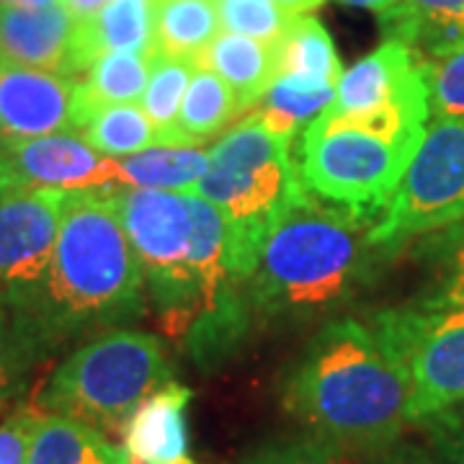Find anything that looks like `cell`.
Here are the masks:
<instances>
[{
	"label": "cell",
	"mask_w": 464,
	"mask_h": 464,
	"mask_svg": "<svg viewBox=\"0 0 464 464\" xmlns=\"http://www.w3.org/2000/svg\"><path fill=\"white\" fill-rule=\"evenodd\" d=\"M145 274L116 207V186L67 191L50 271L18 320L42 356L145 315Z\"/></svg>",
	"instance_id": "cell-1"
},
{
	"label": "cell",
	"mask_w": 464,
	"mask_h": 464,
	"mask_svg": "<svg viewBox=\"0 0 464 464\" xmlns=\"http://www.w3.org/2000/svg\"><path fill=\"white\" fill-rule=\"evenodd\" d=\"M282 405L338 454L380 457L411 423V380L362 320H333L304 343L282 380Z\"/></svg>",
	"instance_id": "cell-2"
},
{
	"label": "cell",
	"mask_w": 464,
	"mask_h": 464,
	"mask_svg": "<svg viewBox=\"0 0 464 464\" xmlns=\"http://www.w3.org/2000/svg\"><path fill=\"white\" fill-rule=\"evenodd\" d=\"M374 225L377 217L304 194L268 235L246 279L253 320L302 323L351 302L392 256L372 243Z\"/></svg>",
	"instance_id": "cell-3"
},
{
	"label": "cell",
	"mask_w": 464,
	"mask_h": 464,
	"mask_svg": "<svg viewBox=\"0 0 464 464\" xmlns=\"http://www.w3.org/2000/svg\"><path fill=\"white\" fill-rule=\"evenodd\" d=\"M292 140L248 114L209 150V166L191 197L209 201L227 227V268L246 282L268 235L304 197Z\"/></svg>",
	"instance_id": "cell-4"
},
{
	"label": "cell",
	"mask_w": 464,
	"mask_h": 464,
	"mask_svg": "<svg viewBox=\"0 0 464 464\" xmlns=\"http://www.w3.org/2000/svg\"><path fill=\"white\" fill-rule=\"evenodd\" d=\"M173 382V366L152 333L116 328L78 346L39 392V411L121 433L155 390Z\"/></svg>",
	"instance_id": "cell-5"
},
{
	"label": "cell",
	"mask_w": 464,
	"mask_h": 464,
	"mask_svg": "<svg viewBox=\"0 0 464 464\" xmlns=\"http://www.w3.org/2000/svg\"><path fill=\"white\" fill-rule=\"evenodd\" d=\"M423 134L387 137L348 119L320 114L299 134L302 186L325 204L380 219Z\"/></svg>",
	"instance_id": "cell-6"
},
{
	"label": "cell",
	"mask_w": 464,
	"mask_h": 464,
	"mask_svg": "<svg viewBox=\"0 0 464 464\" xmlns=\"http://www.w3.org/2000/svg\"><path fill=\"white\" fill-rule=\"evenodd\" d=\"M116 207L142 266L152 302L168 335L186 338L199 315V289L188 264L191 204L186 194L116 186Z\"/></svg>",
	"instance_id": "cell-7"
},
{
	"label": "cell",
	"mask_w": 464,
	"mask_h": 464,
	"mask_svg": "<svg viewBox=\"0 0 464 464\" xmlns=\"http://www.w3.org/2000/svg\"><path fill=\"white\" fill-rule=\"evenodd\" d=\"M464 219V119H433L372 230L387 253Z\"/></svg>",
	"instance_id": "cell-8"
},
{
	"label": "cell",
	"mask_w": 464,
	"mask_h": 464,
	"mask_svg": "<svg viewBox=\"0 0 464 464\" xmlns=\"http://www.w3.org/2000/svg\"><path fill=\"white\" fill-rule=\"evenodd\" d=\"M411 380V423L464 402V304L382 310L369 320Z\"/></svg>",
	"instance_id": "cell-9"
},
{
	"label": "cell",
	"mask_w": 464,
	"mask_h": 464,
	"mask_svg": "<svg viewBox=\"0 0 464 464\" xmlns=\"http://www.w3.org/2000/svg\"><path fill=\"white\" fill-rule=\"evenodd\" d=\"M191 253L188 264L199 289V315L186 333V351L201 372H215L246 343L253 323L246 282L227 268V227L209 201L188 197Z\"/></svg>",
	"instance_id": "cell-10"
},
{
	"label": "cell",
	"mask_w": 464,
	"mask_h": 464,
	"mask_svg": "<svg viewBox=\"0 0 464 464\" xmlns=\"http://www.w3.org/2000/svg\"><path fill=\"white\" fill-rule=\"evenodd\" d=\"M323 114L348 119L387 137L423 134L431 109L420 60L408 44L384 39L372 54L343 70L335 99Z\"/></svg>",
	"instance_id": "cell-11"
},
{
	"label": "cell",
	"mask_w": 464,
	"mask_h": 464,
	"mask_svg": "<svg viewBox=\"0 0 464 464\" xmlns=\"http://www.w3.org/2000/svg\"><path fill=\"white\" fill-rule=\"evenodd\" d=\"M67 191L0 188V295L21 310L47 279Z\"/></svg>",
	"instance_id": "cell-12"
},
{
	"label": "cell",
	"mask_w": 464,
	"mask_h": 464,
	"mask_svg": "<svg viewBox=\"0 0 464 464\" xmlns=\"http://www.w3.org/2000/svg\"><path fill=\"white\" fill-rule=\"evenodd\" d=\"M0 183L5 188L60 191L130 186L119 160L96 152L75 132L0 142Z\"/></svg>",
	"instance_id": "cell-13"
},
{
	"label": "cell",
	"mask_w": 464,
	"mask_h": 464,
	"mask_svg": "<svg viewBox=\"0 0 464 464\" xmlns=\"http://www.w3.org/2000/svg\"><path fill=\"white\" fill-rule=\"evenodd\" d=\"M57 132L78 134V81L0 63V142Z\"/></svg>",
	"instance_id": "cell-14"
},
{
	"label": "cell",
	"mask_w": 464,
	"mask_h": 464,
	"mask_svg": "<svg viewBox=\"0 0 464 464\" xmlns=\"http://www.w3.org/2000/svg\"><path fill=\"white\" fill-rule=\"evenodd\" d=\"M75 16L63 3L44 8L0 5V63L72 75Z\"/></svg>",
	"instance_id": "cell-15"
},
{
	"label": "cell",
	"mask_w": 464,
	"mask_h": 464,
	"mask_svg": "<svg viewBox=\"0 0 464 464\" xmlns=\"http://www.w3.org/2000/svg\"><path fill=\"white\" fill-rule=\"evenodd\" d=\"M191 398V390L173 380L140 402L119 433L130 462L197 464L191 459L186 420Z\"/></svg>",
	"instance_id": "cell-16"
},
{
	"label": "cell",
	"mask_w": 464,
	"mask_h": 464,
	"mask_svg": "<svg viewBox=\"0 0 464 464\" xmlns=\"http://www.w3.org/2000/svg\"><path fill=\"white\" fill-rule=\"evenodd\" d=\"M106 52L155 54V0H109L96 16L75 24L72 75Z\"/></svg>",
	"instance_id": "cell-17"
},
{
	"label": "cell",
	"mask_w": 464,
	"mask_h": 464,
	"mask_svg": "<svg viewBox=\"0 0 464 464\" xmlns=\"http://www.w3.org/2000/svg\"><path fill=\"white\" fill-rule=\"evenodd\" d=\"M199 67L212 70L230 85L237 101V114H246L264 101L276 81V44L225 32L201 54Z\"/></svg>",
	"instance_id": "cell-18"
},
{
	"label": "cell",
	"mask_w": 464,
	"mask_h": 464,
	"mask_svg": "<svg viewBox=\"0 0 464 464\" xmlns=\"http://www.w3.org/2000/svg\"><path fill=\"white\" fill-rule=\"evenodd\" d=\"M26 464H130V457L83 420L39 411Z\"/></svg>",
	"instance_id": "cell-19"
},
{
	"label": "cell",
	"mask_w": 464,
	"mask_h": 464,
	"mask_svg": "<svg viewBox=\"0 0 464 464\" xmlns=\"http://www.w3.org/2000/svg\"><path fill=\"white\" fill-rule=\"evenodd\" d=\"M276 78H295L307 85H338L343 75L331 34L315 16H295L276 42Z\"/></svg>",
	"instance_id": "cell-20"
},
{
	"label": "cell",
	"mask_w": 464,
	"mask_h": 464,
	"mask_svg": "<svg viewBox=\"0 0 464 464\" xmlns=\"http://www.w3.org/2000/svg\"><path fill=\"white\" fill-rule=\"evenodd\" d=\"M219 29L217 0H155V54L199 65Z\"/></svg>",
	"instance_id": "cell-21"
},
{
	"label": "cell",
	"mask_w": 464,
	"mask_h": 464,
	"mask_svg": "<svg viewBox=\"0 0 464 464\" xmlns=\"http://www.w3.org/2000/svg\"><path fill=\"white\" fill-rule=\"evenodd\" d=\"M155 54L140 52H106L93 60L78 81V130L83 116L96 106L109 103H140L148 88Z\"/></svg>",
	"instance_id": "cell-22"
},
{
	"label": "cell",
	"mask_w": 464,
	"mask_h": 464,
	"mask_svg": "<svg viewBox=\"0 0 464 464\" xmlns=\"http://www.w3.org/2000/svg\"><path fill=\"white\" fill-rule=\"evenodd\" d=\"M237 116V101L230 85L207 67H197L176 127V148H199L222 132Z\"/></svg>",
	"instance_id": "cell-23"
},
{
	"label": "cell",
	"mask_w": 464,
	"mask_h": 464,
	"mask_svg": "<svg viewBox=\"0 0 464 464\" xmlns=\"http://www.w3.org/2000/svg\"><path fill=\"white\" fill-rule=\"evenodd\" d=\"M78 134L96 152L111 160H121L142 150L158 148L155 127L150 124L148 114L137 103H109L91 109L83 116Z\"/></svg>",
	"instance_id": "cell-24"
},
{
	"label": "cell",
	"mask_w": 464,
	"mask_h": 464,
	"mask_svg": "<svg viewBox=\"0 0 464 464\" xmlns=\"http://www.w3.org/2000/svg\"><path fill=\"white\" fill-rule=\"evenodd\" d=\"M418 258L426 266L429 286L415 304H464V219L429 232V237H423L418 246Z\"/></svg>",
	"instance_id": "cell-25"
},
{
	"label": "cell",
	"mask_w": 464,
	"mask_h": 464,
	"mask_svg": "<svg viewBox=\"0 0 464 464\" xmlns=\"http://www.w3.org/2000/svg\"><path fill=\"white\" fill-rule=\"evenodd\" d=\"M121 170L130 186L163 188L191 197L209 166V152L199 148H150L121 158Z\"/></svg>",
	"instance_id": "cell-26"
},
{
	"label": "cell",
	"mask_w": 464,
	"mask_h": 464,
	"mask_svg": "<svg viewBox=\"0 0 464 464\" xmlns=\"http://www.w3.org/2000/svg\"><path fill=\"white\" fill-rule=\"evenodd\" d=\"M197 67L199 65L191 60L155 54L148 88L142 93V111L155 127L158 148H176V127H179L183 96Z\"/></svg>",
	"instance_id": "cell-27"
},
{
	"label": "cell",
	"mask_w": 464,
	"mask_h": 464,
	"mask_svg": "<svg viewBox=\"0 0 464 464\" xmlns=\"http://www.w3.org/2000/svg\"><path fill=\"white\" fill-rule=\"evenodd\" d=\"M39 348L34 346L32 335L18 320L14 304L0 295V405L18 398L36 366Z\"/></svg>",
	"instance_id": "cell-28"
},
{
	"label": "cell",
	"mask_w": 464,
	"mask_h": 464,
	"mask_svg": "<svg viewBox=\"0 0 464 464\" xmlns=\"http://www.w3.org/2000/svg\"><path fill=\"white\" fill-rule=\"evenodd\" d=\"M217 11L225 32L243 34L266 44H276L295 21V14L279 0H217Z\"/></svg>",
	"instance_id": "cell-29"
},
{
	"label": "cell",
	"mask_w": 464,
	"mask_h": 464,
	"mask_svg": "<svg viewBox=\"0 0 464 464\" xmlns=\"http://www.w3.org/2000/svg\"><path fill=\"white\" fill-rule=\"evenodd\" d=\"M433 119H464V42L447 54L420 60Z\"/></svg>",
	"instance_id": "cell-30"
},
{
	"label": "cell",
	"mask_w": 464,
	"mask_h": 464,
	"mask_svg": "<svg viewBox=\"0 0 464 464\" xmlns=\"http://www.w3.org/2000/svg\"><path fill=\"white\" fill-rule=\"evenodd\" d=\"M243 464H341L338 451L313 433L276 436L256 447Z\"/></svg>",
	"instance_id": "cell-31"
},
{
	"label": "cell",
	"mask_w": 464,
	"mask_h": 464,
	"mask_svg": "<svg viewBox=\"0 0 464 464\" xmlns=\"http://www.w3.org/2000/svg\"><path fill=\"white\" fill-rule=\"evenodd\" d=\"M418 426L449 464H464V402L423 418Z\"/></svg>",
	"instance_id": "cell-32"
},
{
	"label": "cell",
	"mask_w": 464,
	"mask_h": 464,
	"mask_svg": "<svg viewBox=\"0 0 464 464\" xmlns=\"http://www.w3.org/2000/svg\"><path fill=\"white\" fill-rule=\"evenodd\" d=\"M39 411L24 408L0 420V464H26Z\"/></svg>",
	"instance_id": "cell-33"
},
{
	"label": "cell",
	"mask_w": 464,
	"mask_h": 464,
	"mask_svg": "<svg viewBox=\"0 0 464 464\" xmlns=\"http://www.w3.org/2000/svg\"><path fill=\"white\" fill-rule=\"evenodd\" d=\"M377 464H439L431 454L418 444H392L384 454H380Z\"/></svg>",
	"instance_id": "cell-34"
},
{
	"label": "cell",
	"mask_w": 464,
	"mask_h": 464,
	"mask_svg": "<svg viewBox=\"0 0 464 464\" xmlns=\"http://www.w3.org/2000/svg\"><path fill=\"white\" fill-rule=\"evenodd\" d=\"M106 3H109V0H63V5L75 16V21L96 16Z\"/></svg>",
	"instance_id": "cell-35"
},
{
	"label": "cell",
	"mask_w": 464,
	"mask_h": 464,
	"mask_svg": "<svg viewBox=\"0 0 464 464\" xmlns=\"http://www.w3.org/2000/svg\"><path fill=\"white\" fill-rule=\"evenodd\" d=\"M341 3H346L351 8H364V11H372V14H387L390 8H395L400 0H341Z\"/></svg>",
	"instance_id": "cell-36"
},
{
	"label": "cell",
	"mask_w": 464,
	"mask_h": 464,
	"mask_svg": "<svg viewBox=\"0 0 464 464\" xmlns=\"http://www.w3.org/2000/svg\"><path fill=\"white\" fill-rule=\"evenodd\" d=\"M279 3H282L289 14L304 16V14H310V11H317L320 5H325L328 0H279Z\"/></svg>",
	"instance_id": "cell-37"
},
{
	"label": "cell",
	"mask_w": 464,
	"mask_h": 464,
	"mask_svg": "<svg viewBox=\"0 0 464 464\" xmlns=\"http://www.w3.org/2000/svg\"><path fill=\"white\" fill-rule=\"evenodd\" d=\"M63 0H0V5H16V8H44V5H57Z\"/></svg>",
	"instance_id": "cell-38"
},
{
	"label": "cell",
	"mask_w": 464,
	"mask_h": 464,
	"mask_svg": "<svg viewBox=\"0 0 464 464\" xmlns=\"http://www.w3.org/2000/svg\"><path fill=\"white\" fill-rule=\"evenodd\" d=\"M0 188H5V186H3V183H0Z\"/></svg>",
	"instance_id": "cell-39"
},
{
	"label": "cell",
	"mask_w": 464,
	"mask_h": 464,
	"mask_svg": "<svg viewBox=\"0 0 464 464\" xmlns=\"http://www.w3.org/2000/svg\"><path fill=\"white\" fill-rule=\"evenodd\" d=\"M130 464H132V462H130Z\"/></svg>",
	"instance_id": "cell-40"
}]
</instances>
